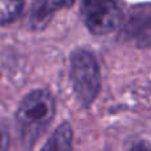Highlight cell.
<instances>
[{
    "instance_id": "obj_1",
    "label": "cell",
    "mask_w": 151,
    "mask_h": 151,
    "mask_svg": "<svg viewBox=\"0 0 151 151\" xmlns=\"http://www.w3.org/2000/svg\"><path fill=\"white\" fill-rule=\"evenodd\" d=\"M56 114V102L50 91L35 89L29 91L19 104L16 110V123L20 139L31 147L42 135Z\"/></svg>"
},
{
    "instance_id": "obj_2",
    "label": "cell",
    "mask_w": 151,
    "mask_h": 151,
    "mask_svg": "<svg viewBox=\"0 0 151 151\" xmlns=\"http://www.w3.org/2000/svg\"><path fill=\"white\" fill-rule=\"evenodd\" d=\"M69 77L81 106L89 107L101 90V72L93 53L76 49L70 55Z\"/></svg>"
},
{
    "instance_id": "obj_3",
    "label": "cell",
    "mask_w": 151,
    "mask_h": 151,
    "mask_svg": "<svg viewBox=\"0 0 151 151\" xmlns=\"http://www.w3.org/2000/svg\"><path fill=\"white\" fill-rule=\"evenodd\" d=\"M81 17L90 33L102 36L119 27L122 9L118 0H81Z\"/></svg>"
},
{
    "instance_id": "obj_4",
    "label": "cell",
    "mask_w": 151,
    "mask_h": 151,
    "mask_svg": "<svg viewBox=\"0 0 151 151\" xmlns=\"http://www.w3.org/2000/svg\"><path fill=\"white\" fill-rule=\"evenodd\" d=\"M121 36L138 48L151 45V4H139L121 20Z\"/></svg>"
},
{
    "instance_id": "obj_5",
    "label": "cell",
    "mask_w": 151,
    "mask_h": 151,
    "mask_svg": "<svg viewBox=\"0 0 151 151\" xmlns=\"http://www.w3.org/2000/svg\"><path fill=\"white\" fill-rule=\"evenodd\" d=\"M74 3L76 0H33L29 13V24L33 29H42L57 11L70 8Z\"/></svg>"
},
{
    "instance_id": "obj_6",
    "label": "cell",
    "mask_w": 151,
    "mask_h": 151,
    "mask_svg": "<svg viewBox=\"0 0 151 151\" xmlns=\"http://www.w3.org/2000/svg\"><path fill=\"white\" fill-rule=\"evenodd\" d=\"M73 129L69 122H63L48 138L40 151H72Z\"/></svg>"
},
{
    "instance_id": "obj_7",
    "label": "cell",
    "mask_w": 151,
    "mask_h": 151,
    "mask_svg": "<svg viewBox=\"0 0 151 151\" xmlns=\"http://www.w3.org/2000/svg\"><path fill=\"white\" fill-rule=\"evenodd\" d=\"M23 8V0H0V25L13 23L20 17Z\"/></svg>"
},
{
    "instance_id": "obj_8",
    "label": "cell",
    "mask_w": 151,
    "mask_h": 151,
    "mask_svg": "<svg viewBox=\"0 0 151 151\" xmlns=\"http://www.w3.org/2000/svg\"><path fill=\"white\" fill-rule=\"evenodd\" d=\"M9 146V134L4 126L0 125V151H8Z\"/></svg>"
},
{
    "instance_id": "obj_9",
    "label": "cell",
    "mask_w": 151,
    "mask_h": 151,
    "mask_svg": "<svg viewBox=\"0 0 151 151\" xmlns=\"http://www.w3.org/2000/svg\"><path fill=\"white\" fill-rule=\"evenodd\" d=\"M129 151H151V149L149 145L145 143V142H138V143L134 145Z\"/></svg>"
}]
</instances>
